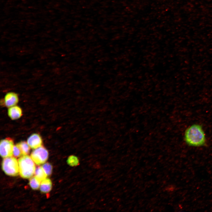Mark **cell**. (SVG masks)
I'll use <instances>...</instances> for the list:
<instances>
[{
  "label": "cell",
  "instance_id": "cell-6",
  "mask_svg": "<svg viewBox=\"0 0 212 212\" xmlns=\"http://www.w3.org/2000/svg\"><path fill=\"white\" fill-rule=\"evenodd\" d=\"M27 142L30 148L35 149L42 145V140L39 134L33 133L28 138Z\"/></svg>",
  "mask_w": 212,
  "mask_h": 212
},
{
  "label": "cell",
  "instance_id": "cell-13",
  "mask_svg": "<svg viewBox=\"0 0 212 212\" xmlns=\"http://www.w3.org/2000/svg\"><path fill=\"white\" fill-rule=\"evenodd\" d=\"M41 181L35 176L32 177L29 180V184L31 188L34 190H37L40 186Z\"/></svg>",
  "mask_w": 212,
  "mask_h": 212
},
{
  "label": "cell",
  "instance_id": "cell-7",
  "mask_svg": "<svg viewBox=\"0 0 212 212\" xmlns=\"http://www.w3.org/2000/svg\"><path fill=\"white\" fill-rule=\"evenodd\" d=\"M4 101V105L7 107L15 105L19 101L18 95L15 92L8 93L5 96Z\"/></svg>",
  "mask_w": 212,
  "mask_h": 212
},
{
  "label": "cell",
  "instance_id": "cell-3",
  "mask_svg": "<svg viewBox=\"0 0 212 212\" xmlns=\"http://www.w3.org/2000/svg\"><path fill=\"white\" fill-rule=\"evenodd\" d=\"M2 168L5 173L11 176H16L19 174L18 161L14 156L4 158L2 163Z\"/></svg>",
  "mask_w": 212,
  "mask_h": 212
},
{
  "label": "cell",
  "instance_id": "cell-8",
  "mask_svg": "<svg viewBox=\"0 0 212 212\" xmlns=\"http://www.w3.org/2000/svg\"><path fill=\"white\" fill-rule=\"evenodd\" d=\"M8 114L11 119L16 120L21 117L22 115V110L19 107L15 105L9 108Z\"/></svg>",
  "mask_w": 212,
  "mask_h": 212
},
{
  "label": "cell",
  "instance_id": "cell-4",
  "mask_svg": "<svg viewBox=\"0 0 212 212\" xmlns=\"http://www.w3.org/2000/svg\"><path fill=\"white\" fill-rule=\"evenodd\" d=\"M30 157L37 165H39L46 161L48 157V152L42 145L34 149L32 152Z\"/></svg>",
  "mask_w": 212,
  "mask_h": 212
},
{
  "label": "cell",
  "instance_id": "cell-12",
  "mask_svg": "<svg viewBox=\"0 0 212 212\" xmlns=\"http://www.w3.org/2000/svg\"><path fill=\"white\" fill-rule=\"evenodd\" d=\"M67 162L70 166L75 167L79 164L80 160L79 158L76 155H71L68 157Z\"/></svg>",
  "mask_w": 212,
  "mask_h": 212
},
{
  "label": "cell",
  "instance_id": "cell-5",
  "mask_svg": "<svg viewBox=\"0 0 212 212\" xmlns=\"http://www.w3.org/2000/svg\"><path fill=\"white\" fill-rule=\"evenodd\" d=\"M14 144L13 140L7 138L1 140L0 143V154L3 158L12 156Z\"/></svg>",
  "mask_w": 212,
  "mask_h": 212
},
{
  "label": "cell",
  "instance_id": "cell-2",
  "mask_svg": "<svg viewBox=\"0 0 212 212\" xmlns=\"http://www.w3.org/2000/svg\"><path fill=\"white\" fill-rule=\"evenodd\" d=\"M33 161L28 155L22 156L18 159L19 174L22 178H29L34 175L36 168Z\"/></svg>",
  "mask_w": 212,
  "mask_h": 212
},
{
  "label": "cell",
  "instance_id": "cell-14",
  "mask_svg": "<svg viewBox=\"0 0 212 212\" xmlns=\"http://www.w3.org/2000/svg\"><path fill=\"white\" fill-rule=\"evenodd\" d=\"M47 176L50 175L52 172V165L49 163H46L42 166Z\"/></svg>",
  "mask_w": 212,
  "mask_h": 212
},
{
  "label": "cell",
  "instance_id": "cell-11",
  "mask_svg": "<svg viewBox=\"0 0 212 212\" xmlns=\"http://www.w3.org/2000/svg\"><path fill=\"white\" fill-rule=\"evenodd\" d=\"M20 148L23 156L28 155L29 153L30 147L27 142L21 141L16 144Z\"/></svg>",
  "mask_w": 212,
  "mask_h": 212
},
{
  "label": "cell",
  "instance_id": "cell-9",
  "mask_svg": "<svg viewBox=\"0 0 212 212\" xmlns=\"http://www.w3.org/2000/svg\"><path fill=\"white\" fill-rule=\"evenodd\" d=\"M52 183L51 180L48 178H46L42 180L41 182L40 190L43 193H47L51 190Z\"/></svg>",
  "mask_w": 212,
  "mask_h": 212
},
{
  "label": "cell",
  "instance_id": "cell-15",
  "mask_svg": "<svg viewBox=\"0 0 212 212\" xmlns=\"http://www.w3.org/2000/svg\"><path fill=\"white\" fill-rule=\"evenodd\" d=\"M13 156L15 158L20 157L23 156L20 148L17 144L14 146Z\"/></svg>",
  "mask_w": 212,
  "mask_h": 212
},
{
  "label": "cell",
  "instance_id": "cell-1",
  "mask_svg": "<svg viewBox=\"0 0 212 212\" xmlns=\"http://www.w3.org/2000/svg\"><path fill=\"white\" fill-rule=\"evenodd\" d=\"M184 140L188 145L199 147L206 143V135L201 125L194 124L188 127L184 133Z\"/></svg>",
  "mask_w": 212,
  "mask_h": 212
},
{
  "label": "cell",
  "instance_id": "cell-10",
  "mask_svg": "<svg viewBox=\"0 0 212 212\" xmlns=\"http://www.w3.org/2000/svg\"><path fill=\"white\" fill-rule=\"evenodd\" d=\"M35 176L42 181L46 178L47 175L42 166L37 167L35 172Z\"/></svg>",
  "mask_w": 212,
  "mask_h": 212
}]
</instances>
